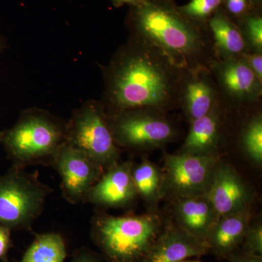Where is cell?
Listing matches in <instances>:
<instances>
[{"label": "cell", "instance_id": "cell-22", "mask_svg": "<svg viewBox=\"0 0 262 262\" xmlns=\"http://www.w3.org/2000/svg\"><path fill=\"white\" fill-rule=\"evenodd\" d=\"M235 23L241 30L248 51L262 53V13L251 12Z\"/></svg>", "mask_w": 262, "mask_h": 262}, {"label": "cell", "instance_id": "cell-21", "mask_svg": "<svg viewBox=\"0 0 262 262\" xmlns=\"http://www.w3.org/2000/svg\"><path fill=\"white\" fill-rule=\"evenodd\" d=\"M67 246L61 234L47 232L37 234L20 262H64Z\"/></svg>", "mask_w": 262, "mask_h": 262}, {"label": "cell", "instance_id": "cell-5", "mask_svg": "<svg viewBox=\"0 0 262 262\" xmlns=\"http://www.w3.org/2000/svg\"><path fill=\"white\" fill-rule=\"evenodd\" d=\"M52 192L38 171L11 166L0 175V225L11 231L30 230Z\"/></svg>", "mask_w": 262, "mask_h": 262}, {"label": "cell", "instance_id": "cell-6", "mask_svg": "<svg viewBox=\"0 0 262 262\" xmlns=\"http://www.w3.org/2000/svg\"><path fill=\"white\" fill-rule=\"evenodd\" d=\"M115 143L120 149L145 152L177 140L179 128L168 113L136 108L107 113Z\"/></svg>", "mask_w": 262, "mask_h": 262}, {"label": "cell", "instance_id": "cell-27", "mask_svg": "<svg viewBox=\"0 0 262 262\" xmlns=\"http://www.w3.org/2000/svg\"><path fill=\"white\" fill-rule=\"evenodd\" d=\"M249 68L262 80V53L247 51L241 56Z\"/></svg>", "mask_w": 262, "mask_h": 262}, {"label": "cell", "instance_id": "cell-32", "mask_svg": "<svg viewBox=\"0 0 262 262\" xmlns=\"http://www.w3.org/2000/svg\"><path fill=\"white\" fill-rule=\"evenodd\" d=\"M5 48V41L3 40V37L0 35V53L3 51Z\"/></svg>", "mask_w": 262, "mask_h": 262}, {"label": "cell", "instance_id": "cell-13", "mask_svg": "<svg viewBox=\"0 0 262 262\" xmlns=\"http://www.w3.org/2000/svg\"><path fill=\"white\" fill-rule=\"evenodd\" d=\"M134 162L117 163L106 170L84 196L83 203L102 208H126L137 198L133 179Z\"/></svg>", "mask_w": 262, "mask_h": 262}, {"label": "cell", "instance_id": "cell-20", "mask_svg": "<svg viewBox=\"0 0 262 262\" xmlns=\"http://www.w3.org/2000/svg\"><path fill=\"white\" fill-rule=\"evenodd\" d=\"M244 118L241 120L237 130V144L243 154L249 161L261 166L262 163L261 103L245 108Z\"/></svg>", "mask_w": 262, "mask_h": 262}, {"label": "cell", "instance_id": "cell-30", "mask_svg": "<svg viewBox=\"0 0 262 262\" xmlns=\"http://www.w3.org/2000/svg\"><path fill=\"white\" fill-rule=\"evenodd\" d=\"M144 0H112L114 6L120 8L123 5H128L129 7L136 6L142 3Z\"/></svg>", "mask_w": 262, "mask_h": 262}, {"label": "cell", "instance_id": "cell-17", "mask_svg": "<svg viewBox=\"0 0 262 262\" xmlns=\"http://www.w3.org/2000/svg\"><path fill=\"white\" fill-rule=\"evenodd\" d=\"M173 222L205 244L218 215L206 194L187 196L172 201Z\"/></svg>", "mask_w": 262, "mask_h": 262}, {"label": "cell", "instance_id": "cell-28", "mask_svg": "<svg viewBox=\"0 0 262 262\" xmlns=\"http://www.w3.org/2000/svg\"><path fill=\"white\" fill-rule=\"evenodd\" d=\"M11 232L10 229L0 225V261L8 262V253L11 247Z\"/></svg>", "mask_w": 262, "mask_h": 262}, {"label": "cell", "instance_id": "cell-29", "mask_svg": "<svg viewBox=\"0 0 262 262\" xmlns=\"http://www.w3.org/2000/svg\"><path fill=\"white\" fill-rule=\"evenodd\" d=\"M229 262H262V256H251L237 252L228 258Z\"/></svg>", "mask_w": 262, "mask_h": 262}, {"label": "cell", "instance_id": "cell-31", "mask_svg": "<svg viewBox=\"0 0 262 262\" xmlns=\"http://www.w3.org/2000/svg\"><path fill=\"white\" fill-rule=\"evenodd\" d=\"M251 3L256 11L262 13V0H251Z\"/></svg>", "mask_w": 262, "mask_h": 262}, {"label": "cell", "instance_id": "cell-8", "mask_svg": "<svg viewBox=\"0 0 262 262\" xmlns=\"http://www.w3.org/2000/svg\"><path fill=\"white\" fill-rule=\"evenodd\" d=\"M221 156L164 154V198L170 201L206 194Z\"/></svg>", "mask_w": 262, "mask_h": 262}, {"label": "cell", "instance_id": "cell-3", "mask_svg": "<svg viewBox=\"0 0 262 262\" xmlns=\"http://www.w3.org/2000/svg\"><path fill=\"white\" fill-rule=\"evenodd\" d=\"M168 220L160 211L121 216L97 212L91 237L106 262H146Z\"/></svg>", "mask_w": 262, "mask_h": 262}, {"label": "cell", "instance_id": "cell-11", "mask_svg": "<svg viewBox=\"0 0 262 262\" xmlns=\"http://www.w3.org/2000/svg\"><path fill=\"white\" fill-rule=\"evenodd\" d=\"M52 167L61 178L62 195L72 205L83 203L84 196L104 173L80 150L66 142L57 152Z\"/></svg>", "mask_w": 262, "mask_h": 262}, {"label": "cell", "instance_id": "cell-12", "mask_svg": "<svg viewBox=\"0 0 262 262\" xmlns=\"http://www.w3.org/2000/svg\"><path fill=\"white\" fill-rule=\"evenodd\" d=\"M206 195L218 217L251 208L254 192L230 164L221 158Z\"/></svg>", "mask_w": 262, "mask_h": 262}, {"label": "cell", "instance_id": "cell-9", "mask_svg": "<svg viewBox=\"0 0 262 262\" xmlns=\"http://www.w3.org/2000/svg\"><path fill=\"white\" fill-rule=\"evenodd\" d=\"M211 72L222 100L231 107L244 110L261 104L262 80L241 57L218 60Z\"/></svg>", "mask_w": 262, "mask_h": 262}, {"label": "cell", "instance_id": "cell-15", "mask_svg": "<svg viewBox=\"0 0 262 262\" xmlns=\"http://www.w3.org/2000/svg\"><path fill=\"white\" fill-rule=\"evenodd\" d=\"M208 253L206 244L168 220L146 262H183Z\"/></svg>", "mask_w": 262, "mask_h": 262}, {"label": "cell", "instance_id": "cell-26", "mask_svg": "<svg viewBox=\"0 0 262 262\" xmlns=\"http://www.w3.org/2000/svg\"><path fill=\"white\" fill-rule=\"evenodd\" d=\"M69 262H106L99 253L83 247L77 250Z\"/></svg>", "mask_w": 262, "mask_h": 262}, {"label": "cell", "instance_id": "cell-25", "mask_svg": "<svg viewBox=\"0 0 262 262\" xmlns=\"http://www.w3.org/2000/svg\"><path fill=\"white\" fill-rule=\"evenodd\" d=\"M222 8L234 22H237L251 12H257L253 8L251 0H223Z\"/></svg>", "mask_w": 262, "mask_h": 262}, {"label": "cell", "instance_id": "cell-2", "mask_svg": "<svg viewBox=\"0 0 262 262\" xmlns=\"http://www.w3.org/2000/svg\"><path fill=\"white\" fill-rule=\"evenodd\" d=\"M125 25L129 37L158 48L181 68L211 70L220 60L208 27L183 14L173 0H144L129 7Z\"/></svg>", "mask_w": 262, "mask_h": 262}, {"label": "cell", "instance_id": "cell-33", "mask_svg": "<svg viewBox=\"0 0 262 262\" xmlns=\"http://www.w3.org/2000/svg\"><path fill=\"white\" fill-rule=\"evenodd\" d=\"M183 262H200V261H183Z\"/></svg>", "mask_w": 262, "mask_h": 262}, {"label": "cell", "instance_id": "cell-14", "mask_svg": "<svg viewBox=\"0 0 262 262\" xmlns=\"http://www.w3.org/2000/svg\"><path fill=\"white\" fill-rule=\"evenodd\" d=\"M222 100L211 70H184L179 91V110L189 124L207 115Z\"/></svg>", "mask_w": 262, "mask_h": 262}, {"label": "cell", "instance_id": "cell-4", "mask_svg": "<svg viewBox=\"0 0 262 262\" xmlns=\"http://www.w3.org/2000/svg\"><path fill=\"white\" fill-rule=\"evenodd\" d=\"M66 125L48 112L30 108L22 113L13 126L0 133V144L12 166H52L66 142Z\"/></svg>", "mask_w": 262, "mask_h": 262}, {"label": "cell", "instance_id": "cell-24", "mask_svg": "<svg viewBox=\"0 0 262 262\" xmlns=\"http://www.w3.org/2000/svg\"><path fill=\"white\" fill-rule=\"evenodd\" d=\"M239 252L251 256H262V221L258 215L252 218L239 248Z\"/></svg>", "mask_w": 262, "mask_h": 262}, {"label": "cell", "instance_id": "cell-7", "mask_svg": "<svg viewBox=\"0 0 262 262\" xmlns=\"http://www.w3.org/2000/svg\"><path fill=\"white\" fill-rule=\"evenodd\" d=\"M66 143L104 172L120 163L122 150L115 143L101 101H88L74 112L66 125Z\"/></svg>", "mask_w": 262, "mask_h": 262}, {"label": "cell", "instance_id": "cell-1", "mask_svg": "<svg viewBox=\"0 0 262 262\" xmlns=\"http://www.w3.org/2000/svg\"><path fill=\"white\" fill-rule=\"evenodd\" d=\"M158 48L129 37L103 67L101 103L107 113L136 108L179 110L184 70Z\"/></svg>", "mask_w": 262, "mask_h": 262}, {"label": "cell", "instance_id": "cell-10", "mask_svg": "<svg viewBox=\"0 0 262 262\" xmlns=\"http://www.w3.org/2000/svg\"><path fill=\"white\" fill-rule=\"evenodd\" d=\"M235 108L223 100L207 115L189 124L182 145L177 153L221 156L220 149L228 139Z\"/></svg>", "mask_w": 262, "mask_h": 262}, {"label": "cell", "instance_id": "cell-23", "mask_svg": "<svg viewBox=\"0 0 262 262\" xmlns=\"http://www.w3.org/2000/svg\"><path fill=\"white\" fill-rule=\"evenodd\" d=\"M223 0H190L187 4L179 6V10L193 21L208 27V20L222 8Z\"/></svg>", "mask_w": 262, "mask_h": 262}, {"label": "cell", "instance_id": "cell-18", "mask_svg": "<svg viewBox=\"0 0 262 262\" xmlns=\"http://www.w3.org/2000/svg\"><path fill=\"white\" fill-rule=\"evenodd\" d=\"M208 28L219 59L237 58L248 51L238 26L222 7L208 20Z\"/></svg>", "mask_w": 262, "mask_h": 262}, {"label": "cell", "instance_id": "cell-19", "mask_svg": "<svg viewBox=\"0 0 262 262\" xmlns=\"http://www.w3.org/2000/svg\"><path fill=\"white\" fill-rule=\"evenodd\" d=\"M132 175L139 198L149 211H159L158 204L164 198L163 170L143 157L140 163L134 164Z\"/></svg>", "mask_w": 262, "mask_h": 262}, {"label": "cell", "instance_id": "cell-16", "mask_svg": "<svg viewBox=\"0 0 262 262\" xmlns=\"http://www.w3.org/2000/svg\"><path fill=\"white\" fill-rule=\"evenodd\" d=\"M253 217L251 208L219 217L205 241L208 253L228 259L232 255L238 252Z\"/></svg>", "mask_w": 262, "mask_h": 262}]
</instances>
